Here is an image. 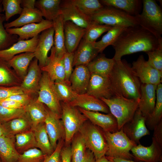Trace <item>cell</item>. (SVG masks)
Listing matches in <instances>:
<instances>
[{
  "instance_id": "cell-53",
  "label": "cell",
  "mask_w": 162,
  "mask_h": 162,
  "mask_svg": "<svg viewBox=\"0 0 162 162\" xmlns=\"http://www.w3.org/2000/svg\"><path fill=\"white\" fill-rule=\"evenodd\" d=\"M31 95V94L24 93L11 96L5 100H14L26 105L32 100Z\"/></svg>"
},
{
  "instance_id": "cell-7",
  "label": "cell",
  "mask_w": 162,
  "mask_h": 162,
  "mask_svg": "<svg viewBox=\"0 0 162 162\" xmlns=\"http://www.w3.org/2000/svg\"><path fill=\"white\" fill-rule=\"evenodd\" d=\"M86 122L78 132L83 137L86 148L93 153L97 160L105 156L108 150V144L103 130L91 122Z\"/></svg>"
},
{
  "instance_id": "cell-47",
  "label": "cell",
  "mask_w": 162,
  "mask_h": 162,
  "mask_svg": "<svg viewBox=\"0 0 162 162\" xmlns=\"http://www.w3.org/2000/svg\"><path fill=\"white\" fill-rule=\"evenodd\" d=\"M45 155L40 149L34 148L20 154L17 162H43Z\"/></svg>"
},
{
  "instance_id": "cell-42",
  "label": "cell",
  "mask_w": 162,
  "mask_h": 162,
  "mask_svg": "<svg viewBox=\"0 0 162 162\" xmlns=\"http://www.w3.org/2000/svg\"><path fill=\"white\" fill-rule=\"evenodd\" d=\"M84 14L90 16L104 6L98 0H70Z\"/></svg>"
},
{
  "instance_id": "cell-38",
  "label": "cell",
  "mask_w": 162,
  "mask_h": 162,
  "mask_svg": "<svg viewBox=\"0 0 162 162\" xmlns=\"http://www.w3.org/2000/svg\"><path fill=\"white\" fill-rule=\"evenodd\" d=\"M14 136L16 148L19 153L37 148L34 135L31 130L17 134Z\"/></svg>"
},
{
  "instance_id": "cell-29",
  "label": "cell",
  "mask_w": 162,
  "mask_h": 162,
  "mask_svg": "<svg viewBox=\"0 0 162 162\" xmlns=\"http://www.w3.org/2000/svg\"><path fill=\"white\" fill-rule=\"evenodd\" d=\"M40 11L37 8H23L20 16L15 20L4 23L5 29L22 27L27 24L39 23L44 19Z\"/></svg>"
},
{
  "instance_id": "cell-49",
  "label": "cell",
  "mask_w": 162,
  "mask_h": 162,
  "mask_svg": "<svg viewBox=\"0 0 162 162\" xmlns=\"http://www.w3.org/2000/svg\"><path fill=\"white\" fill-rule=\"evenodd\" d=\"M24 109L8 108L0 105V121L5 122L26 114Z\"/></svg>"
},
{
  "instance_id": "cell-6",
  "label": "cell",
  "mask_w": 162,
  "mask_h": 162,
  "mask_svg": "<svg viewBox=\"0 0 162 162\" xmlns=\"http://www.w3.org/2000/svg\"><path fill=\"white\" fill-rule=\"evenodd\" d=\"M90 17L96 23L112 27H128L138 25L134 16L111 6H104Z\"/></svg>"
},
{
  "instance_id": "cell-40",
  "label": "cell",
  "mask_w": 162,
  "mask_h": 162,
  "mask_svg": "<svg viewBox=\"0 0 162 162\" xmlns=\"http://www.w3.org/2000/svg\"><path fill=\"white\" fill-rule=\"evenodd\" d=\"M123 26H115L107 31L99 41L93 43L94 46L101 53L108 46L114 43L120 35L126 28Z\"/></svg>"
},
{
  "instance_id": "cell-46",
  "label": "cell",
  "mask_w": 162,
  "mask_h": 162,
  "mask_svg": "<svg viewBox=\"0 0 162 162\" xmlns=\"http://www.w3.org/2000/svg\"><path fill=\"white\" fill-rule=\"evenodd\" d=\"M21 3V0H2L1 4L5 12V20L8 21L14 15L21 14L23 10Z\"/></svg>"
},
{
  "instance_id": "cell-55",
  "label": "cell",
  "mask_w": 162,
  "mask_h": 162,
  "mask_svg": "<svg viewBox=\"0 0 162 162\" xmlns=\"http://www.w3.org/2000/svg\"><path fill=\"white\" fill-rule=\"evenodd\" d=\"M154 130L152 138L162 147V120L156 126Z\"/></svg>"
},
{
  "instance_id": "cell-63",
  "label": "cell",
  "mask_w": 162,
  "mask_h": 162,
  "mask_svg": "<svg viewBox=\"0 0 162 162\" xmlns=\"http://www.w3.org/2000/svg\"><path fill=\"white\" fill-rule=\"evenodd\" d=\"M108 162H113L110 160H109Z\"/></svg>"
},
{
  "instance_id": "cell-9",
  "label": "cell",
  "mask_w": 162,
  "mask_h": 162,
  "mask_svg": "<svg viewBox=\"0 0 162 162\" xmlns=\"http://www.w3.org/2000/svg\"><path fill=\"white\" fill-rule=\"evenodd\" d=\"M38 93V101L45 105L50 111L61 116V101L54 82L45 72L42 71Z\"/></svg>"
},
{
  "instance_id": "cell-30",
  "label": "cell",
  "mask_w": 162,
  "mask_h": 162,
  "mask_svg": "<svg viewBox=\"0 0 162 162\" xmlns=\"http://www.w3.org/2000/svg\"><path fill=\"white\" fill-rule=\"evenodd\" d=\"M20 153L15 144V137L3 134L0 136V157L3 162H17Z\"/></svg>"
},
{
  "instance_id": "cell-21",
  "label": "cell",
  "mask_w": 162,
  "mask_h": 162,
  "mask_svg": "<svg viewBox=\"0 0 162 162\" xmlns=\"http://www.w3.org/2000/svg\"><path fill=\"white\" fill-rule=\"evenodd\" d=\"M86 31V29L78 26L71 21L64 22V43L67 52H75Z\"/></svg>"
},
{
  "instance_id": "cell-15",
  "label": "cell",
  "mask_w": 162,
  "mask_h": 162,
  "mask_svg": "<svg viewBox=\"0 0 162 162\" xmlns=\"http://www.w3.org/2000/svg\"><path fill=\"white\" fill-rule=\"evenodd\" d=\"M130 151L134 159L144 162H162V147L152 137V142L149 146L139 144Z\"/></svg>"
},
{
  "instance_id": "cell-31",
  "label": "cell",
  "mask_w": 162,
  "mask_h": 162,
  "mask_svg": "<svg viewBox=\"0 0 162 162\" xmlns=\"http://www.w3.org/2000/svg\"><path fill=\"white\" fill-rule=\"evenodd\" d=\"M116 61L102 54L97 56L87 66L91 73L110 76Z\"/></svg>"
},
{
  "instance_id": "cell-12",
  "label": "cell",
  "mask_w": 162,
  "mask_h": 162,
  "mask_svg": "<svg viewBox=\"0 0 162 162\" xmlns=\"http://www.w3.org/2000/svg\"><path fill=\"white\" fill-rule=\"evenodd\" d=\"M146 119L138 108L132 119L122 128L128 138L137 145L140 144V140L142 137L150 134L146 125Z\"/></svg>"
},
{
  "instance_id": "cell-2",
  "label": "cell",
  "mask_w": 162,
  "mask_h": 162,
  "mask_svg": "<svg viewBox=\"0 0 162 162\" xmlns=\"http://www.w3.org/2000/svg\"><path fill=\"white\" fill-rule=\"evenodd\" d=\"M110 77L115 95L139 100L141 83L125 60L115 61Z\"/></svg>"
},
{
  "instance_id": "cell-34",
  "label": "cell",
  "mask_w": 162,
  "mask_h": 162,
  "mask_svg": "<svg viewBox=\"0 0 162 162\" xmlns=\"http://www.w3.org/2000/svg\"><path fill=\"white\" fill-rule=\"evenodd\" d=\"M60 0L36 1L35 7L41 12L45 20L53 21L61 14Z\"/></svg>"
},
{
  "instance_id": "cell-50",
  "label": "cell",
  "mask_w": 162,
  "mask_h": 162,
  "mask_svg": "<svg viewBox=\"0 0 162 162\" xmlns=\"http://www.w3.org/2000/svg\"><path fill=\"white\" fill-rule=\"evenodd\" d=\"M74 52H66L63 56V63L65 73V81L70 86L69 79L74 70L73 64Z\"/></svg>"
},
{
  "instance_id": "cell-56",
  "label": "cell",
  "mask_w": 162,
  "mask_h": 162,
  "mask_svg": "<svg viewBox=\"0 0 162 162\" xmlns=\"http://www.w3.org/2000/svg\"><path fill=\"white\" fill-rule=\"evenodd\" d=\"M62 162H71L72 153L71 146H67L62 148L61 152Z\"/></svg>"
},
{
  "instance_id": "cell-52",
  "label": "cell",
  "mask_w": 162,
  "mask_h": 162,
  "mask_svg": "<svg viewBox=\"0 0 162 162\" xmlns=\"http://www.w3.org/2000/svg\"><path fill=\"white\" fill-rule=\"evenodd\" d=\"M24 93L20 86L8 87L0 86V102L11 96Z\"/></svg>"
},
{
  "instance_id": "cell-20",
  "label": "cell",
  "mask_w": 162,
  "mask_h": 162,
  "mask_svg": "<svg viewBox=\"0 0 162 162\" xmlns=\"http://www.w3.org/2000/svg\"><path fill=\"white\" fill-rule=\"evenodd\" d=\"M157 85L142 84L138 108L146 118L152 113L156 101Z\"/></svg>"
},
{
  "instance_id": "cell-57",
  "label": "cell",
  "mask_w": 162,
  "mask_h": 162,
  "mask_svg": "<svg viewBox=\"0 0 162 162\" xmlns=\"http://www.w3.org/2000/svg\"><path fill=\"white\" fill-rule=\"evenodd\" d=\"M35 0H21V6L22 8H34Z\"/></svg>"
},
{
  "instance_id": "cell-24",
  "label": "cell",
  "mask_w": 162,
  "mask_h": 162,
  "mask_svg": "<svg viewBox=\"0 0 162 162\" xmlns=\"http://www.w3.org/2000/svg\"><path fill=\"white\" fill-rule=\"evenodd\" d=\"M91 74L87 66L80 65L75 66L69 81L71 88L76 94H81L86 93Z\"/></svg>"
},
{
  "instance_id": "cell-18",
  "label": "cell",
  "mask_w": 162,
  "mask_h": 162,
  "mask_svg": "<svg viewBox=\"0 0 162 162\" xmlns=\"http://www.w3.org/2000/svg\"><path fill=\"white\" fill-rule=\"evenodd\" d=\"M42 71L35 58L31 62L27 73L20 87L24 93L32 94L38 93Z\"/></svg>"
},
{
  "instance_id": "cell-62",
  "label": "cell",
  "mask_w": 162,
  "mask_h": 162,
  "mask_svg": "<svg viewBox=\"0 0 162 162\" xmlns=\"http://www.w3.org/2000/svg\"><path fill=\"white\" fill-rule=\"evenodd\" d=\"M2 0H0V14L3 11V7L2 6V4H1Z\"/></svg>"
},
{
  "instance_id": "cell-35",
  "label": "cell",
  "mask_w": 162,
  "mask_h": 162,
  "mask_svg": "<svg viewBox=\"0 0 162 162\" xmlns=\"http://www.w3.org/2000/svg\"><path fill=\"white\" fill-rule=\"evenodd\" d=\"M54 29V45L56 55L62 58L67 52L64 31V21L61 14L53 21Z\"/></svg>"
},
{
  "instance_id": "cell-43",
  "label": "cell",
  "mask_w": 162,
  "mask_h": 162,
  "mask_svg": "<svg viewBox=\"0 0 162 162\" xmlns=\"http://www.w3.org/2000/svg\"><path fill=\"white\" fill-rule=\"evenodd\" d=\"M54 85L61 102L68 103L74 100L77 94L65 81L57 80Z\"/></svg>"
},
{
  "instance_id": "cell-1",
  "label": "cell",
  "mask_w": 162,
  "mask_h": 162,
  "mask_svg": "<svg viewBox=\"0 0 162 162\" xmlns=\"http://www.w3.org/2000/svg\"><path fill=\"white\" fill-rule=\"evenodd\" d=\"M162 42L150 32L139 25L127 27L112 46L115 51L113 58L121 59L124 55L140 52H146L157 48Z\"/></svg>"
},
{
  "instance_id": "cell-10",
  "label": "cell",
  "mask_w": 162,
  "mask_h": 162,
  "mask_svg": "<svg viewBox=\"0 0 162 162\" xmlns=\"http://www.w3.org/2000/svg\"><path fill=\"white\" fill-rule=\"evenodd\" d=\"M131 68L142 84L158 85L161 83L162 73L154 68L146 61L142 55H140L132 63Z\"/></svg>"
},
{
  "instance_id": "cell-19",
  "label": "cell",
  "mask_w": 162,
  "mask_h": 162,
  "mask_svg": "<svg viewBox=\"0 0 162 162\" xmlns=\"http://www.w3.org/2000/svg\"><path fill=\"white\" fill-rule=\"evenodd\" d=\"M77 108L92 124L100 127L104 131L113 133L118 130L116 119L110 112L105 114Z\"/></svg>"
},
{
  "instance_id": "cell-27",
  "label": "cell",
  "mask_w": 162,
  "mask_h": 162,
  "mask_svg": "<svg viewBox=\"0 0 162 162\" xmlns=\"http://www.w3.org/2000/svg\"><path fill=\"white\" fill-rule=\"evenodd\" d=\"M34 58V52H27L16 55L6 62L22 81L27 74L31 62Z\"/></svg>"
},
{
  "instance_id": "cell-51",
  "label": "cell",
  "mask_w": 162,
  "mask_h": 162,
  "mask_svg": "<svg viewBox=\"0 0 162 162\" xmlns=\"http://www.w3.org/2000/svg\"><path fill=\"white\" fill-rule=\"evenodd\" d=\"M64 142V139L59 140L53 152L50 155H45L43 162H62L61 152Z\"/></svg>"
},
{
  "instance_id": "cell-64",
  "label": "cell",
  "mask_w": 162,
  "mask_h": 162,
  "mask_svg": "<svg viewBox=\"0 0 162 162\" xmlns=\"http://www.w3.org/2000/svg\"></svg>"
},
{
  "instance_id": "cell-16",
  "label": "cell",
  "mask_w": 162,
  "mask_h": 162,
  "mask_svg": "<svg viewBox=\"0 0 162 162\" xmlns=\"http://www.w3.org/2000/svg\"><path fill=\"white\" fill-rule=\"evenodd\" d=\"M54 29L51 27L42 32L39 35L38 43L34 53L40 68L47 64L48 53L54 45Z\"/></svg>"
},
{
  "instance_id": "cell-39",
  "label": "cell",
  "mask_w": 162,
  "mask_h": 162,
  "mask_svg": "<svg viewBox=\"0 0 162 162\" xmlns=\"http://www.w3.org/2000/svg\"><path fill=\"white\" fill-rule=\"evenodd\" d=\"M22 81L7 62L0 59V85L20 86Z\"/></svg>"
},
{
  "instance_id": "cell-26",
  "label": "cell",
  "mask_w": 162,
  "mask_h": 162,
  "mask_svg": "<svg viewBox=\"0 0 162 162\" xmlns=\"http://www.w3.org/2000/svg\"><path fill=\"white\" fill-rule=\"evenodd\" d=\"M99 53L93 43L83 38L74 52L73 67L80 65L87 66Z\"/></svg>"
},
{
  "instance_id": "cell-22",
  "label": "cell",
  "mask_w": 162,
  "mask_h": 162,
  "mask_svg": "<svg viewBox=\"0 0 162 162\" xmlns=\"http://www.w3.org/2000/svg\"><path fill=\"white\" fill-rule=\"evenodd\" d=\"M67 104L87 111L110 113L109 107L102 100L86 93L77 94L74 100Z\"/></svg>"
},
{
  "instance_id": "cell-14",
  "label": "cell",
  "mask_w": 162,
  "mask_h": 162,
  "mask_svg": "<svg viewBox=\"0 0 162 162\" xmlns=\"http://www.w3.org/2000/svg\"><path fill=\"white\" fill-rule=\"evenodd\" d=\"M61 117L48 108L44 122L50 142L54 150L59 140L65 139V131Z\"/></svg>"
},
{
  "instance_id": "cell-17",
  "label": "cell",
  "mask_w": 162,
  "mask_h": 162,
  "mask_svg": "<svg viewBox=\"0 0 162 162\" xmlns=\"http://www.w3.org/2000/svg\"><path fill=\"white\" fill-rule=\"evenodd\" d=\"M53 26V21L44 19L39 23H30L20 27L8 28L6 29V30L10 34L18 36V40H27Z\"/></svg>"
},
{
  "instance_id": "cell-33",
  "label": "cell",
  "mask_w": 162,
  "mask_h": 162,
  "mask_svg": "<svg viewBox=\"0 0 162 162\" xmlns=\"http://www.w3.org/2000/svg\"><path fill=\"white\" fill-rule=\"evenodd\" d=\"M104 6H111L135 16L139 14L142 1L139 0H101Z\"/></svg>"
},
{
  "instance_id": "cell-44",
  "label": "cell",
  "mask_w": 162,
  "mask_h": 162,
  "mask_svg": "<svg viewBox=\"0 0 162 162\" xmlns=\"http://www.w3.org/2000/svg\"><path fill=\"white\" fill-rule=\"evenodd\" d=\"M5 20V15L0 14V50L6 49L18 41L17 35L7 32L3 25Z\"/></svg>"
},
{
  "instance_id": "cell-45",
  "label": "cell",
  "mask_w": 162,
  "mask_h": 162,
  "mask_svg": "<svg viewBox=\"0 0 162 162\" xmlns=\"http://www.w3.org/2000/svg\"><path fill=\"white\" fill-rule=\"evenodd\" d=\"M112 27L107 25L99 24L93 21L92 24L86 29L83 39L93 43L102 34L108 31Z\"/></svg>"
},
{
  "instance_id": "cell-59",
  "label": "cell",
  "mask_w": 162,
  "mask_h": 162,
  "mask_svg": "<svg viewBox=\"0 0 162 162\" xmlns=\"http://www.w3.org/2000/svg\"><path fill=\"white\" fill-rule=\"evenodd\" d=\"M105 157L108 160L113 162H136L133 161L132 160H127L119 158H111L106 156Z\"/></svg>"
},
{
  "instance_id": "cell-32",
  "label": "cell",
  "mask_w": 162,
  "mask_h": 162,
  "mask_svg": "<svg viewBox=\"0 0 162 162\" xmlns=\"http://www.w3.org/2000/svg\"><path fill=\"white\" fill-rule=\"evenodd\" d=\"M2 124L4 134L11 136H14L17 134L32 129L31 122L26 114Z\"/></svg>"
},
{
  "instance_id": "cell-5",
  "label": "cell",
  "mask_w": 162,
  "mask_h": 162,
  "mask_svg": "<svg viewBox=\"0 0 162 162\" xmlns=\"http://www.w3.org/2000/svg\"><path fill=\"white\" fill-rule=\"evenodd\" d=\"M104 132L108 148L106 156L130 160L134 159L130 151L137 144L128 138L122 128L115 132Z\"/></svg>"
},
{
  "instance_id": "cell-58",
  "label": "cell",
  "mask_w": 162,
  "mask_h": 162,
  "mask_svg": "<svg viewBox=\"0 0 162 162\" xmlns=\"http://www.w3.org/2000/svg\"><path fill=\"white\" fill-rule=\"evenodd\" d=\"M95 160L93 154L88 150L86 151L84 158L81 162H95Z\"/></svg>"
},
{
  "instance_id": "cell-36",
  "label": "cell",
  "mask_w": 162,
  "mask_h": 162,
  "mask_svg": "<svg viewBox=\"0 0 162 162\" xmlns=\"http://www.w3.org/2000/svg\"><path fill=\"white\" fill-rule=\"evenodd\" d=\"M31 130L34 135L37 148L40 149L45 155L51 154L54 150L50 142L44 122L39 124Z\"/></svg>"
},
{
  "instance_id": "cell-8",
  "label": "cell",
  "mask_w": 162,
  "mask_h": 162,
  "mask_svg": "<svg viewBox=\"0 0 162 162\" xmlns=\"http://www.w3.org/2000/svg\"><path fill=\"white\" fill-rule=\"evenodd\" d=\"M62 113L61 118L65 133L64 142L69 146L74 135L88 120L77 107L61 102Z\"/></svg>"
},
{
  "instance_id": "cell-60",
  "label": "cell",
  "mask_w": 162,
  "mask_h": 162,
  "mask_svg": "<svg viewBox=\"0 0 162 162\" xmlns=\"http://www.w3.org/2000/svg\"><path fill=\"white\" fill-rule=\"evenodd\" d=\"M109 160L106 158L105 156L96 160L95 162H108Z\"/></svg>"
},
{
  "instance_id": "cell-41",
  "label": "cell",
  "mask_w": 162,
  "mask_h": 162,
  "mask_svg": "<svg viewBox=\"0 0 162 162\" xmlns=\"http://www.w3.org/2000/svg\"><path fill=\"white\" fill-rule=\"evenodd\" d=\"M78 132L74 135L71 142V162H81L86 152L87 148L84 138Z\"/></svg>"
},
{
  "instance_id": "cell-61",
  "label": "cell",
  "mask_w": 162,
  "mask_h": 162,
  "mask_svg": "<svg viewBox=\"0 0 162 162\" xmlns=\"http://www.w3.org/2000/svg\"><path fill=\"white\" fill-rule=\"evenodd\" d=\"M3 134H4V131L2 124L0 121V136Z\"/></svg>"
},
{
  "instance_id": "cell-54",
  "label": "cell",
  "mask_w": 162,
  "mask_h": 162,
  "mask_svg": "<svg viewBox=\"0 0 162 162\" xmlns=\"http://www.w3.org/2000/svg\"><path fill=\"white\" fill-rule=\"evenodd\" d=\"M0 105L5 107L14 109H24L26 106L22 103L8 100L0 102Z\"/></svg>"
},
{
  "instance_id": "cell-48",
  "label": "cell",
  "mask_w": 162,
  "mask_h": 162,
  "mask_svg": "<svg viewBox=\"0 0 162 162\" xmlns=\"http://www.w3.org/2000/svg\"><path fill=\"white\" fill-rule=\"evenodd\" d=\"M148 57L147 61L154 68L162 73V42L154 50L146 52Z\"/></svg>"
},
{
  "instance_id": "cell-28",
  "label": "cell",
  "mask_w": 162,
  "mask_h": 162,
  "mask_svg": "<svg viewBox=\"0 0 162 162\" xmlns=\"http://www.w3.org/2000/svg\"><path fill=\"white\" fill-rule=\"evenodd\" d=\"M24 109L31 123L32 129L40 124L44 122L47 112L48 108L37 99L32 100L25 106Z\"/></svg>"
},
{
  "instance_id": "cell-37",
  "label": "cell",
  "mask_w": 162,
  "mask_h": 162,
  "mask_svg": "<svg viewBox=\"0 0 162 162\" xmlns=\"http://www.w3.org/2000/svg\"><path fill=\"white\" fill-rule=\"evenodd\" d=\"M155 106L151 114L146 119V126L150 130L154 128L162 120V84L158 85L156 92Z\"/></svg>"
},
{
  "instance_id": "cell-3",
  "label": "cell",
  "mask_w": 162,
  "mask_h": 162,
  "mask_svg": "<svg viewBox=\"0 0 162 162\" xmlns=\"http://www.w3.org/2000/svg\"><path fill=\"white\" fill-rule=\"evenodd\" d=\"M142 13L134 16L138 24L159 40L162 39V10L154 0H143Z\"/></svg>"
},
{
  "instance_id": "cell-11",
  "label": "cell",
  "mask_w": 162,
  "mask_h": 162,
  "mask_svg": "<svg viewBox=\"0 0 162 162\" xmlns=\"http://www.w3.org/2000/svg\"><path fill=\"white\" fill-rule=\"evenodd\" d=\"M98 98H110L115 95L110 76L91 73L86 93Z\"/></svg>"
},
{
  "instance_id": "cell-13",
  "label": "cell",
  "mask_w": 162,
  "mask_h": 162,
  "mask_svg": "<svg viewBox=\"0 0 162 162\" xmlns=\"http://www.w3.org/2000/svg\"><path fill=\"white\" fill-rule=\"evenodd\" d=\"M60 9L64 22L70 21L86 29L88 28L93 22L90 16L84 14L70 0L61 1Z\"/></svg>"
},
{
  "instance_id": "cell-25",
  "label": "cell",
  "mask_w": 162,
  "mask_h": 162,
  "mask_svg": "<svg viewBox=\"0 0 162 162\" xmlns=\"http://www.w3.org/2000/svg\"><path fill=\"white\" fill-rule=\"evenodd\" d=\"M41 69L42 71L46 72L54 82L57 80L65 81L63 57L60 58L56 55L54 46L51 49L50 55L48 57L46 65Z\"/></svg>"
},
{
  "instance_id": "cell-4",
  "label": "cell",
  "mask_w": 162,
  "mask_h": 162,
  "mask_svg": "<svg viewBox=\"0 0 162 162\" xmlns=\"http://www.w3.org/2000/svg\"><path fill=\"white\" fill-rule=\"evenodd\" d=\"M100 99L107 105L110 112L116 118L118 130L132 119L138 108L139 100L118 95L110 99Z\"/></svg>"
},
{
  "instance_id": "cell-23",
  "label": "cell",
  "mask_w": 162,
  "mask_h": 162,
  "mask_svg": "<svg viewBox=\"0 0 162 162\" xmlns=\"http://www.w3.org/2000/svg\"><path fill=\"white\" fill-rule=\"evenodd\" d=\"M39 35L27 40H18L8 48L0 50V59L7 62L22 52H34L38 44Z\"/></svg>"
}]
</instances>
